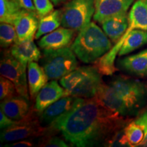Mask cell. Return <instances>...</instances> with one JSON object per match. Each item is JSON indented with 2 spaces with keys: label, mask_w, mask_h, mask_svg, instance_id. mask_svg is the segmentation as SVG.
Returning a JSON list of instances; mask_svg holds the SVG:
<instances>
[{
  "label": "cell",
  "mask_w": 147,
  "mask_h": 147,
  "mask_svg": "<svg viewBox=\"0 0 147 147\" xmlns=\"http://www.w3.org/2000/svg\"><path fill=\"white\" fill-rule=\"evenodd\" d=\"M36 12L40 18L53 11L54 5L51 0H33Z\"/></svg>",
  "instance_id": "obj_24"
},
{
  "label": "cell",
  "mask_w": 147,
  "mask_h": 147,
  "mask_svg": "<svg viewBox=\"0 0 147 147\" xmlns=\"http://www.w3.org/2000/svg\"><path fill=\"white\" fill-rule=\"evenodd\" d=\"M95 97L107 108L126 117L144 105L147 89L138 80L118 77L108 85L102 84Z\"/></svg>",
  "instance_id": "obj_2"
},
{
  "label": "cell",
  "mask_w": 147,
  "mask_h": 147,
  "mask_svg": "<svg viewBox=\"0 0 147 147\" xmlns=\"http://www.w3.org/2000/svg\"><path fill=\"white\" fill-rule=\"evenodd\" d=\"M65 95H69L66 90L58 84L56 80H53L42 87L36 98L35 109L41 113L53 103Z\"/></svg>",
  "instance_id": "obj_13"
},
{
  "label": "cell",
  "mask_w": 147,
  "mask_h": 147,
  "mask_svg": "<svg viewBox=\"0 0 147 147\" xmlns=\"http://www.w3.org/2000/svg\"><path fill=\"white\" fill-rule=\"evenodd\" d=\"M76 99L73 95H65L47 107L39 117L42 125L45 127L50 126L55 120L67 113L72 108Z\"/></svg>",
  "instance_id": "obj_12"
},
{
  "label": "cell",
  "mask_w": 147,
  "mask_h": 147,
  "mask_svg": "<svg viewBox=\"0 0 147 147\" xmlns=\"http://www.w3.org/2000/svg\"><path fill=\"white\" fill-rule=\"evenodd\" d=\"M93 19L102 23L107 18L127 14L134 0H94Z\"/></svg>",
  "instance_id": "obj_9"
},
{
  "label": "cell",
  "mask_w": 147,
  "mask_h": 147,
  "mask_svg": "<svg viewBox=\"0 0 147 147\" xmlns=\"http://www.w3.org/2000/svg\"><path fill=\"white\" fill-rule=\"evenodd\" d=\"M26 69L27 65L14 57L10 50L3 53L0 61L1 76L5 77L13 82L18 95L29 100Z\"/></svg>",
  "instance_id": "obj_8"
},
{
  "label": "cell",
  "mask_w": 147,
  "mask_h": 147,
  "mask_svg": "<svg viewBox=\"0 0 147 147\" xmlns=\"http://www.w3.org/2000/svg\"><path fill=\"white\" fill-rule=\"evenodd\" d=\"M49 78L42 66L36 61L27 64V81L29 93L32 100L36 99L42 87L48 82Z\"/></svg>",
  "instance_id": "obj_17"
},
{
  "label": "cell",
  "mask_w": 147,
  "mask_h": 147,
  "mask_svg": "<svg viewBox=\"0 0 147 147\" xmlns=\"http://www.w3.org/2000/svg\"><path fill=\"white\" fill-rule=\"evenodd\" d=\"M102 29L108 38L115 43H117L127 30L129 16L127 14H121L107 18L102 23Z\"/></svg>",
  "instance_id": "obj_15"
},
{
  "label": "cell",
  "mask_w": 147,
  "mask_h": 147,
  "mask_svg": "<svg viewBox=\"0 0 147 147\" xmlns=\"http://www.w3.org/2000/svg\"><path fill=\"white\" fill-rule=\"evenodd\" d=\"M119 65L125 70L137 76L147 75V49L137 54L126 57L119 61Z\"/></svg>",
  "instance_id": "obj_18"
},
{
  "label": "cell",
  "mask_w": 147,
  "mask_h": 147,
  "mask_svg": "<svg viewBox=\"0 0 147 147\" xmlns=\"http://www.w3.org/2000/svg\"><path fill=\"white\" fill-rule=\"evenodd\" d=\"M36 111H29L26 117L12 126L3 129L1 132V142H11L31 138L45 136L48 129L40 123L39 117H37Z\"/></svg>",
  "instance_id": "obj_7"
},
{
  "label": "cell",
  "mask_w": 147,
  "mask_h": 147,
  "mask_svg": "<svg viewBox=\"0 0 147 147\" xmlns=\"http://www.w3.org/2000/svg\"><path fill=\"white\" fill-rule=\"evenodd\" d=\"M129 27L126 32L133 29L147 31V0H138L129 14Z\"/></svg>",
  "instance_id": "obj_19"
},
{
  "label": "cell",
  "mask_w": 147,
  "mask_h": 147,
  "mask_svg": "<svg viewBox=\"0 0 147 147\" xmlns=\"http://www.w3.org/2000/svg\"><path fill=\"white\" fill-rule=\"evenodd\" d=\"M62 11L55 10L40 18L39 26L35 36L36 39H39L44 35L49 34L59 28L61 25Z\"/></svg>",
  "instance_id": "obj_20"
},
{
  "label": "cell",
  "mask_w": 147,
  "mask_h": 147,
  "mask_svg": "<svg viewBox=\"0 0 147 147\" xmlns=\"http://www.w3.org/2000/svg\"><path fill=\"white\" fill-rule=\"evenodd\" d=\"M10 51L14 57L25 65L29 62L38 61L41 59V53L34 40L16 42L12 45Z\"/></svg>",
  "instance_id": "obj_16"
},
{
  "label": "cell",
  "mask_w": 147,
  "mask_h": 147,
  "mask_svg": "<svg viewBox=\"0 0 147 147\" xmlns=\"http://www.w3.org/2000/svg\"><path fill=\"white\" fill-rule=\"evenodd\" d=\"M60 84L69 95L80 98H92L102 86L101 74L95 66L77 67L60 79Z\"/></svg>",
  "instance_id": "obj_4"
},
{
  "label": "cell",
  "mask_w": 147,
  "mask_h": 147,
  "mask_svg": "<svg viewBox=\"0 0 147 147\" xmlns=\"http://www.w3.org/2000/svg\"><path fill=\"white\" fill-rule=\"evenodd\" d=\"M134 121L141 125L144 127L145 131L144 138L140 146L147 147V108L140 112Z\"/></svg>",
  "instance_id": "obj_26"
},
{
  "label": "cell",
  "mask_w": 147,
  "mask_h": 147,
  "mask_svg": "<svg viewBox=\"0 0 147 147\" xmlns=\"http://www.w3.org/2000/svg\"><path fill=\"white\" fill-rule=\"evenodd\" d=\"M76 57L71 49L67 47L44 50L40 62L49 80H60L77 68Z\"/></svg>",
  "instance_id": "obj_5"
},
{
  "label": "cell",
  "mask_w": 147,
  "mask_h": 147,
  "mask_svg": "<svg viewBox=\"0 0 147 147\" xmlns=\"http://www.w3.org/2000/svg\"><path fill=\"white\" fill-rule=\"evenodd\" d=\"M65 0H51V1L53 3V4L55 5H58L64 2Z\"/></svg>",
  "instance_id": "obj_30"
},
{
  "label": "cell",
  "mask_w": 147,
  "mask_h": 147,
  "mask_svg": "<svg viewBox=\"0 0 147 147\" xmlns=\"http://www.w3.org/2000/svg\"><path fill=\"white\" fill-rule=\"evenodd\" d=\"M16 121L9 118L6 115H5L2 110H0V127L1 129H5L12 126L16 123Z\"/></svg>",
  "instance_id": "obj_27"
},
{
  "label": "cell",
  "mask_w": 147,
  "mask_h": 147,
  "mask_svg": "<svg viewBox=\"0 0 147 147\" xmlns=\"http://www.w3.org/2000/svg\"><path fill=\"white\" fill-rule=\"evenodd\" d=\"M1 110L9 118L19 121L29 113V100L21 96H13L1 102Z\"/></svg>",
  "instance_id": "obj_14"
},
{
  "label": "cell",
  "mask_w": 147,
  "mask_h": 147,
  "mask_svg": "<svg viewBox=\"0 0 147 147\" xmlns=\"http://www.w3.org/2000/svg\"><path fill=\"white\" fill-rule=\"evenodd\" d=\"M125 126V117L104 106L96 97H77L72 108L55 120L48 129L59 132L73 146L87 147L107 146Z\"/></svg>",
  "instance_id": "obj_1"
},
{
  "label": "cell",
  "mask_w": 147,
  "mask_h": 147,
  "mask_svg": "<svg viewBox=\"0 0 147 147\" xmlns=\"http://www.w3.org/2000/svg\"><path fill=\"white\" fill-rule=\"evenodd\" d=\"M18 95L13 82L5 77H0V100H4L9 97Z\"/></svg>",
  "instance_id": "obj_23"
},
{
  "label": "cell",
  "mask_w": 147,
  "mask_h": 147,
  "mask_svg": "<svg viewBox=\"0 0 147 147\" xmlns=\"http://www.w3.org/2000/svg\"><path fill=\"white\" fill-rule=\"evenodd\" d=\"M34 146L32 141L26 140H21L15 141L10 144L4 145V146L9 147H31Z\"/></svg>",
  "instance_id": "obj_28"
},
{
  "label": "cell",
  "mask_w": 147,
  "mask_h": 147,
  "mask_svg": "<svg viewBox=\"0 0 147 147\" xmlns=\"http://www.w3.org/2000/svg\"><path fill=\"white\" fill-rule=\"evenodd\" d=\"M23 10L19 0H0V21L14 25Z\"/></svg>",
  "instance_id": "obj_21"
},
{
  "label": "cell",
  "mask_w": 147,
  "mask_h": 147,
  "mask_svg": "<svg viewBox=\"0 0 147 147\" xmlns=\"http://www.w3.org/2000/svg\"><path fill=\"white\" fill-rule=\"evenodd\" d=\"M40 146L45 147H67V145L63 140L61 138L55 136H47L45 134L39 143Z\"/></svg>",
  "instance_id": "obj_25"
},
{
  "label": "cell",
  "mask_w": 147,
  "mask_h": 147,
  "mask_svg": "<svg viewBox=\"0 0 147 147\" xmlns=\"http://www.w3.org/2000/svg\"><path fill=\"white\" fill-rule=\"evenodd\" d=\"M17 39L15 27L10 23L1 22L0 24V45L1 48H8L14 45Z\"/></svg>",
  "instance_id": "obj_22"
},
{
  "label": "cell",
  "mask_w": 147,
  "mask_h": 147,
  "mask_svg": "<svg viewBox=\"0 0 147 147\" xmlns=\"http://www.w3.org/2000/svg\"><path fill=\"white\" fill-rule=\"evenodd\" d=\"M39 18L36 12L24 9L14 24L17 35L16 42L34 40L39 26Z\"/></svg>",
  "instance_id": "obj_10"
},
{
  "label": "cell",
  "mask_w": 147,
  "mask_h": 147,
  "mask_svg": "<svg viewBox=\"0 0 147 147\" xmlns=\"http://www.w3.org/2000/svg\"><path fill=\"white\" fill-rule=\"evenodd\" d=\"M94 13V0H71L62 10L61 25L80 32L91 23Z\"/></svg>",
  "instance_id": "obj_6"
},
{
  "label": "cell",
  "mask_w": 147,
  "mask_h": 147,
  "mask_svg": "<svg viewBox=\"0 0 147 147\" xmlns=\"http://www.w3.org/2000/svg\"><path fill=\"white\" fill-rule=\"evenodd\" d=\"M75 32L73 29L59 27L42 36L38 45L43 50H56L69 47L72 42Z\"/></svg>",
  "instance_id": "obj_11"
},
{
  "label": "cell",
  "mask_w": 147,
  "mask_h": 147,
  "mask_svg": "<svg viewBox=\"0 0 147 147\" xmlns=\"http://www.w3.org/2000/svg\"><path fill=\"white\" fill-rule=\"evenodd\" d=\"M19 2L23 8L29 11L36 12V7H35L33 0H19Z\"/></svg>",
  "instance_id": "obj_29"
},
{
  "label": "cell",
  "mask_w": 147,
  "mask_h": 147,
  "mask_svg": "<svg viewBox=\"0 0 147 147\" xmlns=\"http://www.w3.org/2000/svg\"><path fill=\"white\" fill-rule=\"evenodd\" d=\"M111 40L103 29L93 22L79 32L71 45V50L84 63L96 62L112 49Z\"/></svg>",
  "instance_id": "obj_3"
}]
</instances>
